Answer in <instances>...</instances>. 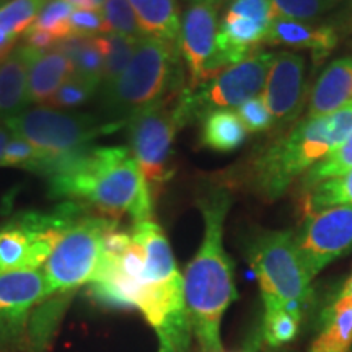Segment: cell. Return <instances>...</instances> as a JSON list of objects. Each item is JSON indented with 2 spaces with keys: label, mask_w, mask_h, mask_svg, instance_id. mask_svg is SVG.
Returning a JSON list of instances; mask_svg holds the SVG:
<instances>
[{
  "label": "cell",
  "mask_w": 352,
  "mask_h": 352,
  "mask_svg": "<svg viewBox=\"0 0 352 352\" xmlns=\"http://www.w3.org/2000/svg\"><path fill=\"white\" fill-rule=\"evenodd\" d=\"M76 10L65 0H50L39 12L38 19L34 20V26L46 30L54 36L57 41L70 36V15Z\"/></svg>",
  "instance_id": "cell-32"
},
{
  "label": "cell",
  "mask_w": 352,
  "mask_h": 352,
  "mask_svg": "<svg viewBox=\"0 0 352 352\" xmlns=\"http://www.w3.org/2000/svg\"><path fill=\"white\" fill-rule=\"evenodd\" d=\"M6 124L12 134L21 135L54 160L80 152L100 135H108L126 126L124 122H109L98 116L51 107L30 109L6 121Z\"/></svg>",
  "instance_id": "cell-10"
},
{
  "label": "cell",
  "mask_w": 352,
  "mask_h": 352,
  "mask_svg": "<svg viewBox=\"0 0 352 352\" xmlns=\"http://www.w3.org/2000/svg\"><path fill=\"white\" fill-rule=\"evenodd\" d=\"M158 341H160V346H158V352H176L175 347L171 346L168 341H165V340H158Z\"/></svg>",
  "instance_id": "cell-39"
},
{
  "label": "cell",
  "mask_w": 352,
  "mask_h": 352,
  "mask_svg": "<svg viewBox=\"0 0 352 352\" xmlns=\"http://www.w3.org/2000/svg\"><path fill=\"white\" fill-rule=\"evenodd\" d=\"M197 206L204 220V236L184 271V303L191 331L202 352H222L220 324L236 298L233 263L223 246V226L232 208V195L222 188L209 189Z\"/></svg>",
  "instance_id": "cell-2"
},
{
  "label": "cell",
  "mask_w": 352,
  "mask_h": 352,
  "mask_svg": "<svg viewBox=\"0 0 352 352\" xmlns=\"http://www.w3.org/2000/svg\"><path fill=\"white\" fill-rule=\"evenodd\" d=\"M336 206H352V170L344 176L327 179L302 192V209L305 215Z\"/></svg>",
  "instance_id": "cell-24"
},
{
  "label": "cell",
  "mask_w": 352,
  "mask_h": 352,
  "mask_svg": "<svg viewBox=\"0 0 352 352\" xmlns=\"http://www.w3.org/2000/svg\"><path fill=\"white\" fill-rule=\"evenodd\" d=\"M272 20L314 21L341 6V0H270Z\"/></svg>",
  "instance_id": "cell-27"
},
{
  "label": "cell",
  "mask_w": 352,
  "mask_h": 352,
  "mask_svg": "<svg viewBox=\"0 0 352 352\" xmlns=\"http://www.w3.org/2000/svg\"><path fill=\"white\" fill-rule=\"evenodd\" d=\"M222 0H189V3H212V6H219Z\"/></svg>",
  "instance_id": "cell-40"
},
{
  "label": "cell",
  "mask_w": 352,
  "mask_h": 352,
  "mask_svg": "<svg viewBox=\"0 0 352 352\" xmlns=\"http://www.w3.org/2000/svg\"><path fill=\"white\" fill-rule=\"evenodd\" d=\"M145 250L144 270L135 285L132 308H138L155 329L158 340L168 341L176 352H188L191 342V323L179 274L171 246L164 230L153 220L132 226Z\"/></svg>",
  "instance_id": "cell-3"
},
{
  "label": "cell",
  "mask_w": 352,
  "mask_h": 352,
  "mask_svg": "<svg viewBox=\"0 0 352 352\" xmlns=\"http://www.w3.org/2000/svg\"><path fill=\"white\" fill-rule=\"evenodd\" d=\"M201 144L215 152L236 151L248 131L233 109H215L201 118Z\"/></svg>",
  "instance_id": "cell-23"
},
{
  "label": "cell",
  "mask_w": 352,
  "mask_h": 352,
  "mask_svg": "<svg viewBox=\"0 0 352 352\" xmlns=\"http://www.w3.org/2000/svg\"><path fill=\"white\" fill-rule=\"evenodd\" d=\"M352 135V103L327 116L305 118L266 148L254 164V184L267 199H279L300 175Z\"/></svg>",
  "instance_id": "cell-4"
},
{
  "label": "cell",
  "mask_w": 352,
  "mask_h": 352,
  "mask_svg": "<svg viewBox=\"0 0 352 352\" xmlns=\"http://www.w3.org/2000/svg\"><path fill=\"white\" fill-rule=\"evenodd\" d=\"M352 351V298L340 292L324 314V324L310 352Z\"/></svg>",
  "instance_id": "cell-22"
},
{
  "label": "cell",
  "mask_w": 352,
  "mask_h": 352,
  "mask_svg": "<svg viewBox=\"0 0 352 352\" xmlns=\"http://www.w3.org/2000/svg\"><path fill=\"white\" fill-rule=\"evenodd\" d=\"M305 59L296 52L274 54L261 98L276 122L287 124L297 120L305 100Z\"/></svg>",
  "instance_id": "cell-16"
},
{
  "label": "cell",
  "mask_w": 352,
  "mask_h": 352,
  "mask_svg": "<svg viewBox=\"0 0 352 352\" xmlns=\"http://www.w3.org/2000/svg\"><path fill=\"white\" fill-rule=\"evenodd\" d=\"M246 258L261 289L264 311L285 308L300 316L310 300L311 277L290 230H263L246 245Z\"/></svg>",
  "instance_id": "cell-6"
},
{
  "label": "cell",
  "mask_w": 352,
  "mask_h": 352,
  "mask_svg": "<svg viewBox=\"0 0 352 352\" xmlns=\"http://www.w3.org/2000/svg\"><path fill=\"white\" fill-rule=\"evenodd\" d=\"M271 21L270 0H228L215 36V65L219 72L258 52Z\"/></svg>",
  "instance_id": "cell-12"
},
{
  "label": "cell",
  "mask_w": 352,
  "mask_h": 352,
  "mask_svg": "<svg viewBox=\"0 0 352 352\" xmlns=\"http://www.w3.org/2000/svg\"><path fill=\"white\" fill-rule=\"evenodd\" d=\"M87 208L64 201L52 212L26 210L13 215L0 226V274L41 270L63 239Z\"/></svg>",
  "instance_id": "cell-8"
},
{
  "label": "cell",
  "mask_w": 352,
  "mask_h": 352,
  "mask_svg": "<svg viewBox=\"0 0 352 352\" xmlns=\"http://www.w3.org/2000/svg\"><path fill=\"white\" fill-rule=\"evenodd\" d=\"M352 170V135L346 142H342L336 151L329 153L327 158L318 162L315 166L303 175L302 192L327 182V179L340 178Z\"/></svg>",
  "instance_id": "cell-26"
},
{
  "label": "cell",
  "mask_w": 352,
  "mask_h": 352,
  "mask_svg": "<svg viewBox=\"0 0 352 352\" xmlns=\"http://www.w3.org/2000/svg\"><path fill=\"white\" fill-rule=\"evenodd\" d=\"M72 74L74 69L70 60L56 47L34 54L28 72L30 101L47 103Z\"/></svg>",
  "instance_id": "cell-21"
},
{
  "label": "cell",
  "mask_w": 352,
  "mask_h": 352,
  "mask_svg": "<svg viewBox=\"0 0 352 352\" xmlns=\"http://www.w3.org/2000/svg\"><path fill=\"white\" fill-rule=\"evenodd\" d=\"M341 6L347 8V13L352 16V0H341Z\"/></svg>",
  "instance_id": "cell-41"
},
{
  "label": "cell",
  "mask_w": 352,
  "mask_h": 352,
  "mask_svg": "<svg viewBox=\"0 0 352 352\" xmlns=\"http://www.w3.org/2000/svg\"><path fill=\"white\" fill-rule=\"evenodd\" d=\"M192 116L189 88L176 91L160 103L134 114L127 121L129 151L138 162L152 196L173 175L171 157L179 129L189 124Z\"/></svg>",
  "instance_id": "cell-7"
},
{
  "label": "cell",
  "mask_w": 352,
  "mask_h": 352,
  "mask_svg": "<svg viewBox=\"0 0 352 352\" xmlns=\"http://www.w3.org/2000/svg\"><path fill=\"white\" fill-rule=\"evenodd\" d=\"M34 54L38 52L20 44L6 59L0 60V121L6 122L20 116L32 104L28 72Z\"/></svg>",
  "instance_id": "cell-18"
},
{
  "label": "cell",
  "mask_w": 352,
  "mask_h": 352,
  "mask_svg": "<svg viewBox=\"0 0 352 352\" xmlns=\"http://www.w3.org/2000/svg\"><path fill=\"white\" fill-rule=\"evenodd\" d=\"M10 138H12L10 129H8L6 122H0V160H2L3 152H6V147H7Z\"/></svg>",
  "instance_id": "cell-38"
},
{
  "label": "cell",
  "mask_w": 352,
  "mask_h": 352,
  "mask_svg": "<svg viewBox=\"0 0 352 352\" xmlns=\"http://www.w3.org/2000/svg\"><path fill=\"white\" fill-rule=\"evenodd\" d=\"M50 0H10L0 7V30L23 34Z\"/></svg>",
  "instance_id": "cell-28"
},
{
  "label": "cell",
  "mask_w": 352,
  "mask_h": 352,
  "mask_svg": "<svg viewBox=\"0 0 352 352\" xmlns=\"http://www.w3.org/2000/svg\"><path fill=\"white\" fill-rule=\"evenodd\" d=\"M182 60L176 44L140 39L122 76L101 91V118L127 124L134 114L183 90Z\"/></svg>",
  "instance_id": "cell-5"
},
{
  "label": "cell",
  "mask_w": 352,
  "mask_h": 352,
  "mask_svg": "<svg viewBox=\"0 0 352 352\" xmlns=\"http://www.w3.org/2000/svg\"><path fill=\"white\" fill-rule=\"evenodd\" d=\"M70 34L83 38H95L109 33V28L101 12L74 10L70 15Z\"/></svg>",
  "instance_id": "cell-34"
},
{
  "label": "cell",
  "mask_w": 352,
  "mask_h": 352,
  "mask_svg": "<svg viewBox=\"0 0 352 352\" xmlns=\"http://www.w3.org/2000/svg\"><path fill=\"white\" fill-rule=\"evenodd\" d=\"M336 28L327 23L298 20H272L264 44L287 46L292 50H308L315 63H321L338 46Z\"/></svg>",
  "instance_id": "cell-17"
},
{
  "label": "cell",
  "mask_w": 352,
  "mask_h": 352,
  "mask_svg": "<svg viewBox=\"0 0 352 352\" xmlns=\"http://www.w3.org/2000/svg\"><path fill=\"white\" fill-rule=\"evenodd\" d=\"M296 241L308 276L314 279L352 248V206H336L305 215Z\"/></svg>",
  "instance_id": "cell-13"
},
{
  "label": "cell",
  "mask_w": 352,
  "mask_h": 352,
  "mask_svg": "<svg viewBox=\"0 0 352 352\" xmlns=\"http://www.w3.org/2000/svg\"><path fill=\"white\" fill-rule=\"evenodd\" d=\"M118 220L100 214H82L57 241L41 267L50 298H63L90 284L103 258L104 240Z\"/></svg>",
  "instance_id": "cell-9"
},
{
  "label": "cell",
  "mask_w": 352,
  "mask_h": 352,
  "mask_svg": "<svg viewBox=\"0 0 352 352\" xmlns=\"http://www.w3.org/2000/svg\"><path fill=\"white\" fill-rule=\"evenodd\" d=\"M50 195L134 223L153 220V196L138 162L124 145L87 147L56 160L50 175Z\"/></svg>",
  "instance_id": "cell-1"
},
{
  "label": "cell",
  "mask_w": 352,
  "mask_h": 352,
  "mask_svg": "<svg viewBox=\"0 0 352 352\" xmlns=\"http://www.w3.org/2000/svg\"><path fill=\"white\" fill-rule=\"evenodd\" d=\"M217 7L212 3H191L182 19L178 46L189 74V88H196L219 74L215 65Z\"/></svg>",
  "instance_id": "cell-14"
},
{
  "label": "cell",
  "mask_w": 352,
  "mask_h": 352,
  "mask_svg": "<svg viewBox=\"0 0 352 352\" xmlns=\"http://www.w3.org/2000/svg\"><path fill=\"white\" fill-rule=\"evenodd\" d=\"M145 38L178 46L182 16L178 0H127Z\"/></svg>",
  "instance_id": "cell-20"
},
{
  "label": "cell",
  "mask_w": 352,
  "mask_h": 352,
  "mask_svg": "<svg viewBox=\"0 0 352 352\" xmlns=\"http://www.w3.org/2000/svg\"><path fill=\"white\" fill-rule=\"evenodd\" d=\"M57 39L52 36L46 30L38 28V26L32 25L23 33V46L28 47L33 52H46L51 51L56 46Z\"/></svg>",
  "instance_id": "cell-35"
},
{
  "label": "cell",
  "mask_w": 352,
  "mask_h": 352,
  "mask_svg": "<svg viewBox=\"0 0 352 352\" xmlns=\"http://www.w3.org/2000/svg\"><path fill=\"white\" fill-rule=\"evenodd\" d=\"M20 34L6 32V30H0V60H3L10 52L15 50V44L19 41Z\"/></svg>",
  "instance_id": "cell-36"
},
{
  "label": "cell",
  "mask_w": 352,
  "mask_h": 352,
  "mask_svg": "<svg viewBox=\"0 0 352 352\" xmlns=\"http://www.w3.org/2000/svg\"><path fill=\"white\" fill-rule=\"evenodd\" d=\"M300 316L290 314L285 308L264 311L263 315V338L267 344L279 347L296 340L300 328Z\"/></svg>",
  "instance_id": "cell-29"
},
{
  "label": "cell",
  "mask_w": 352,
  "mask_h": 352,
  "mask_svg": "<svg viewBox=\"0 0 352 352\" xmlns=\"http://www.w3.org/2000/svg\"><path fill=\"white\" fill-rule=\"evenodd\" d=\"M351 103L352 59L341 57L327 65V69L316 78L310 100H308L307 118L327 116Z\"/></svg>",
  "instance_id": "cell-19"
},
{
  "label": "cell",
  "mask_w": 352,
  "mask_h": 352,
  "mask_svg": "<svg viewBox=\"0 0 352 352\" xmlns=\"http://www.w3.org/2000/svg\"><path fill=\"white\" fill-rule=\"evenodd\" d=\"M98 90L100 85H96V83L83 80L77 76H70L47 103H50L51 108L69 111V109L85 104Z\"/></svg>",
  "instance_id": "cell-31"
},
{
  "label": "cell",
  "mask_w": 352,
  "mask_h": 352,
  "mask_svg": "<svg viewBox=\"0 0 352 352\" xmlns=\"http://www.w3.org/2000/svg\"><path fill=\"white\" fill-rule=\"evenodd\" d=\"M104 36L107 43V52H104V69L103 78H101L100 91L107 90L122 76L127 65H129L132 56H134L138 39H132L124 34L109 32Z\"/></svg>",
  "instance_id": "cell-25"
},
{
  "label": "cell",
  "mask_w": 352,
  "mask_h": 352,
  "mask_svg": "<svg viewBox=\"0 0 352 352\" xmlns=\"http://www.w3.org/2000/svg\"><path fill=\"white\" fill-rule=\"evenodd\" d=\"M236 114L243 122L245 129L248 132H264L271 131L274 127L276 121L272 118L261 96H253L243 104L236 108Z\"/></svg>",
  "instance_id": "cell-33"
},
{
  "label": "cell",
  "mask_w": 352,
  "mask_h": 352,
  "mask_svg": "<svg viewBox=\"0 0 352 352\" xmlns=\"http://www.w3.org/2000/svg\"><path fill=\"white\" fill-rule=\"evenodd\" d=\"M109 32L124 34L132 39H144V33L140 32V26L135 19V13L132 10L131 3L127 0H107L101 8Z\"/></svg>",
  "instance_id": "cell-30"
},
{
  "label": "cell",
  "mask_w": 352,
  "mask_h": 352,
  "mask_svg": "<svg viewBox=\"0 0 352 352\" xmlns=\"http://www.w3.org/2000/svg\"><path fill=\"white\" fill-rule=\"evenodd\" d=\"M272 60V52L258 51L248 59L223 69L196 88L188 87L195 120H201L215 109L239 108L245 101L258 96L266 83Z\"/></svg>",
  "instance_id": "cell-11"
},
{
  "label": "cell",
  "mask_w": 352,
  "mask_h": 352,
  "mask_svg": "<svg viewBox=\"0 0 352 352\" xmlns=\"http://www.w3.org/2000/svg\"><path fill=\"white\" fill-rule=\"evenodd\" d=\"M76 10H88V12H101L107 0H65Z\"/></svg>",
  "instance_id": "cell-37"
},
{
  "label": "cell",
  "mask_w": 352,
  "mask_h": 352,
  "mask_svg": "<svg viewBox=\"0 0 352 352\" xmlns=\"http://www.w3.org/2000/svg\"><path fill=\"white\" fill-rule=\"evenodd\" d=\"M47 300L50 290L43 270L0 274V340L23 334L33 311Z\"/></svg>",
  "instance_id": "cell-15"
}]
</instances>
